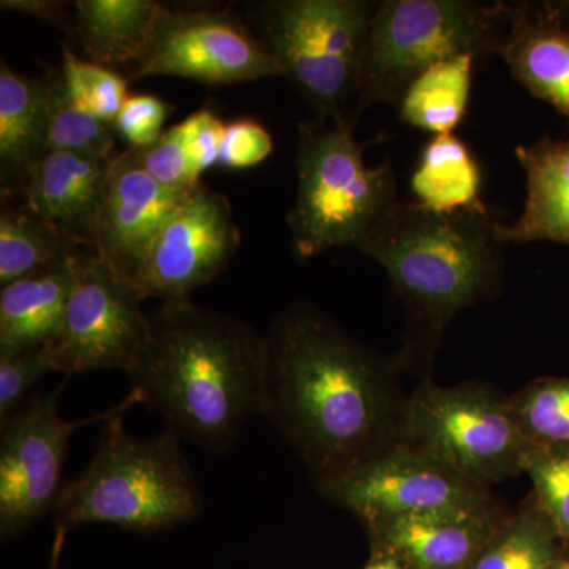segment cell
<instances>
[{
    "instance_id": "cell-1",
    "label": "cell",
    "mask_w": 569,
    "mask_h": 569,
    "mask_svg": "<svg viewBox=\"0 0 569 569\" xmlns=\"http://www.w3.org/2000/svg\"><path fill=\"white\" fill-rule=\"evenodd\" d=\"M396 356L343 331L323 310L295 301L264 335L261 417L318 492L400 445L408 396Z\"/></svg>"
},
{
    "instance_id": "cell-2",
    "label": "cell",
    "mask_w": 569,
    "mask_h": 569,
    "mask_svg": "<svg viewBox=\"0 0 569 569\" xmlns=\"http://www.w3.org/2000/svg\"><path fill=\"white\" fill-rule=\"evenodd\" d=\"M264 335L192 299L160 302L148 313L144 342L127 370L141 406L181 441L212 455L233 449L261 417Z\"/></svg>"
},
{
    "instance_id": "cell-3",
    "label": "cell",
    "mask_w": 569,
    "mask_h": 569,
    "mask_svg": "<svg viewBox=\"0 0 569 569\" xmlns=\"http://www.w3.org/2000/svg\"><path fill=\"white\" fill-rule=\"evenodd\" d=\"M500 211L485 203L458 213H436L399 200L356 249L385 269L406 307L397 365L432 373L445 331L462 310L492 301L503 290L507 257Z\"/></svg>"
},
{
    "instance_id": "cell-4",
    "label": "cell",
    "mask_w": 569,
    "mask_h": 569,
    "mask_svg": "<svg viewBox=\"0 0 569 569\" xmlns=\"http://www.w3.org/2000/svg\"><path fill=\"white\" fill-rule=\"evenodd\" d=\"M140 403L130 389L102 422L88 466L63 486L52 511L58 541L89 523L157 533L193 522L203 512V493L179 437L168 429L151 438L127 432V411Z\"/></svg>"
},
{
    "instance_id": "cell-5",
    "label": "cell",
    "mask_w": 569,
    "mask_h": 569,
    "mask_svg": "<svg viewBox=\"0 0 569 569\" xmlns=\"http://www.w3.org/2000/svg\"><path fill=\"white\" fill-rule=\"evenodd\" d=\"M356 119L299 122L298 187L287 224L299 261L358 247L400 200L391 160L367 167Z\"/></svg>"
},
{
    "instance_id": "cell-6",
    "label": "cell",
    "mask_w": 569,
    "mask_h": 569,
    "mask_svg": "<svg viewBox=\"0 0 569 569\" xmlns=\"http://www.w3.org/2000/svg\"><path fill=\"white\" fill-rule=\"evenodd\" d=\"M512 2L377 0L367 31L355 112L397 107L415 78L437 63L471 54H500Z\"/></svg>"
},
{
    "instance_id": "cell-7",
    "label": "cell",
    "mask_w": 569,
    "mask_h": 569,
    "mask_svg": "<svg viewBox=\"0 0 569 569\" xmlns=\"http://www.w3.org/2000/svg\"><path fill=\"white\" fill-rule=\"evenodd\" d=\"M377 0H260L249 24L318 121L356 119L359 67Z\"/></svg>"
},
{
    "instance_id": "cell-8",
    "label": "cell",
    "mask_w": 569,
    "mask_h": 569,
    "mask_svg": "<svg viewBox=\"0 0 569 569\" xmlns=\"http://www.w3.org/2000/svg\"><path fill=\"white\" fill-rule=\"evenodd\" d=\"M403 445L490 489L523 473L531 443L511 399L492 385L473 380L443 387L427 378L408 395Z\"/></svg>"
},
{
    "instance_id": "cell-9",
    "label": "cell",
    "mask_w": 569,
    "mask_h": 569,
    "mask_svg": "<svg viewBox=\"0 0 569 569\" xmlns=\"http://www.w3.org/2000/svg\"><path fill=\"white\" fill-rule=\"evenodd\" d=\"M129 82L176 77L204 86L284 78L249 21L230 7H167L160 3L148 43L121 71Z\"/></svg>"
},
{
    "instance_id": "cell-10",
    "label": "cell",
    "mask_w": 569,
    "mask_h": 569,
    "mask_svg": "<svg viewBox=\"0 0 569 569\" xmlns=\"http://www.w3.org/2000/svg\"><path fill=\"white\" fill-rule=\"evenodd\" d=\"M71 271L61 326L44 347L52 370L66 377L103 369L127 373L148 331L146 299L96 247L81 250L71 260Z\"/></svg>"
},
{
    "instance_id": "cell-11",
    "label": "cell",
    "mask_w": 569,
    "mask_h": 569,
    "mask_svg": "<svg viewBox=\"0 0 569 569\" xmlns=\"http://www.w3.org/2000/svg\"><path fill=\"white\" fill-rule=\"evenodd\" d=\"M63 385L33 395L0 422V535L10 539L52 515L66 482L63 467L71 437L81 427L102 425L112 408L84 419L59 413Z\"/></svg>"
},
{
    "instance_id": "cell-12",
    "label": "cell",
    "mask_w": 569,
    "mask_h": 569,
    "mask_svg": "<svg viewBox=\"0 0 569 569\" xmlns=\"http://www.w3.org/2000/svg\"><path fill=\"white\" fill-rule=\"evenodd\" d=\"M239 246L241 231L230 200L200 183L162 224L130 282L144 299H190L227 271Z\"/></svg>"
},
{
    "instance_id": "cell-13",
    "label": "cell",
    "mask_w": 569,
    "mask_h": 569,
    "mask_svg": "<svg viewBox=\"0 0 569 569\" xmlns=\"http://www.w3.org/2000/svg\"><path fill=\"white\" fill-rule=\"evenodd\" d=\"M321 497L353 512L362 526L418 512L501 507L489 489L407 445L329 486Z\"/></svg>"
},
{
    "instance_id": "cell-14",
    "label": "cell",
    "mask_w": 569,
    "mask_h": 569,
    "mask_svg": "<svg viewBox=\"0 0 569 569\" xmlns=\"http://www.w3.org/2000/svg\"><path fill=\"white\" fill-rule=\"evenodd\" d=\"M509 516L501 507L443 509L376 520L365 529L370 545L395 550L417 569H471Z\"/></svg>"
},
{
    "instance_id": "cell-15",
    "label": "cell",
    "mask_w": 569,
    "mask_h": 569,
    "mask_svg": "<svg viewBox=\"0 0 569 569\" xmlns=\"http://www.w3.org/2000/svg\"><path fill=\"white\" fill-rule=\"evenodd\" d=\"M189 193L171 192L119 153L112 160L93 247L127 280L162 224Z\"/></svg>"
},
{
    "instance_id": "cell-16",
    "label": "cell",
    "mask_w": 569,
    "mask_h": 569,
    "mask_svg": "<svg viewBox=\"0 0 569 569\" xmlns=\"http://www.w3.org/2000/svg\"><path fill=\"white\" fill-rule=\"evenodd\" d=\"M112 159L48 151L21 189L22 204L67 234L93 247Z\"/></svg>"
},
{
    "instance_id": "cell-17",
    "label": "cell",
    "mask_w": 569,
    "mask_h": 569,
    "mask_svg": "<svg viewBox=\"0 0 569 569\" xmlns=\"http://www.w3.org/2000/svg\"><path fill=\"white\" fill-rule=\"evenodd\" d=\"M516 157L526 174V204L515 223L503 224L501 239L569 246V138L520 144Z\"/></svg>"
},
{
    "instance_id": "cell-18",
    "label": "cell",
    "mask_w": 569,
    "mask_h": 569,
    "mask_svg": "<svg viewBox=\"0 0 569 569\" xmlns=\"http://www.w3.org/2000/svg\"><path fill=\"white\" fill-rule=\"evenodd\" d=\"M498 58L531 96L569 119V32L542 20L529 2H512Z\"/></svg>"
},
{
    "instance_id": "cell-19",
    "label": "cell",
    "mask_w": 569,
    "mask_h": 569,
    "mask_svg": "<svg viewBox=\"0 0 569 569\" xmlns=\"http://www.w3.org/2000/svg\"><path fill=\"white\" fill-rule=\"evenodd\" d=\"M48 152L44 78L17 73L0 61V183L2 197L20 194L33 164Z\"/></svg>"
},
{
    "instance_id": "cell-20",
    "label": "cell",
    "mask_w": 569,
    "mask_h": 569,
    "mask_svg": "<svg viewBox=\"0 0 569 569\" xmlns=\"http://www.w3.org/2000/svg\"><path fill=\"white\" fill-rule=\"evenodd\" d=\"M73 39L86 61L122 71L137 62L148 43L159 2L153 0H78Z\"/></svg>"
},
{
    "instance_id": "cell-21",
    "label": "cell",
    "mask_w": 569,
    "mask_h": 569,
    "mask_svg": "<svg viewBox=\"0 0 569 569\" xmlns=\"http://www.w3.org/2000/svg\"><path fill=\"white\" fill-rule=\"evenodd\" d=\"M71 261L0 288V353L47 347L69 301Z\"/></svg>"
},
{
    "instance_id": "cell-22",
    "label": "cell",
    "mask_w": 569,
    "mask_h": 569,
    "mask_svg": "<svg viewBox=\"0 0 569 569\" xmlns=\"http://www.w3.org/2000/svg\"><path fill=\"white\" fill-rule=\"evenodd\" d=\"M481 168L467 142L437 134L422 148L410 179L415 201L436 213H458L481 204Z\"/></svg>"
},
{
    "instance_id": "cell-23",
    "label": "cell",
    "mask_w": 569,
    "mask_h": 569,
    "mask_svg": "<svg viewBox=\"0 0 569 569\" xmlns=\"http://www.w3.org/2000/svg\"><path fill=\"white\" fill-rule=\"evenodd\" d=\"M92 247L67 234L24 204H3L0 211V288L69 264Z\"/></svg>"
},
{
    "instance_id": "cell-24",
    "label": "cell",
    "mask_w": 569,
    "mask_h": 569,
    "mask_svg": "<svg viewBox=\"0 0 569 569\" xmlns=\"http://www.w3.org/2000/svg\"><path fill=\"white\" fill-rule=\"evenodd\" d=\"M477 61L463 54L422 71L397 103L400 122L432 137L455 133L467 114Z\"/></svg>"
},
{
    "instance_id": "cell-25",
    "label": "cell",
    "mask_w": 569,
    "mask_h": 569,
    "mask_svg": "<svg viewBox=\"0 0 569 569\" xmlns=\"http://www.w3.org/2000/svg\"><path fill=\"white\" fill-rule=\"evenodd\" d=\"M567 546L533 496L490 538L471 569H561Z\"/></svg>"
},
{
    "instance_id": "cell-26",
    "label": "cell",
    "mask_w": 569,
    "mask_h": 569,
    "mask_svg": "<svg viewBox=\"0 0 569 569\" xmlns=\"http://www.w3.org/2000/svg\"><path fill=\"white\" fill-rule=\"evenodd\" d=\"M43 78L47 81L48 151L112 159L114 127L81 110L71 100L61 67H51Z\"/></svg>"
},
{
    "instance_id": "cell-27",
    "label": "cell",
    "mask_w": 569,
    "mask_h": 569,
    "mask_svg": "<svg viewBox=\"0 0 569 569\" xmlns=\"http://www.w3.org/2000/svg\"><path fill=\"white\" fill-rule=\"evenodd\" d=\"M509 399L531 445H569V378H537Z\"/></svg>"
},
{
    "instance_id": "cell-28",
    "label": "cell",
    "mask_w": 569,
    "mask_h": 569,
    "mask_svg": "<svg viewBox=\"0 0 569 569\" xmlns=\"http://www.w3.org/2000/svg\"><path fill=\"white\" fill-rule=\"evenodd\" d=\"M61 70L71 100L112 126L130 96L129 80L121 71L78 58L70 44L62 47Z\"/></svg>"
},
{
    "instance_id": "cell-29",
    "label": "cell",
    "mask_w": 569,
    "mask_h": 569,
    "mask_svg": "<svg viewBox=\"0 0 569 569\" xmlns=\"http://www.w3.org/2000/svg\"><path fill=\"white\" fill-rule=\"evenodd\" d=\"M522 471L533 482L531 496L538 507L552 520L565 546L569 548V445H530L523 455Z\"/></svg>"
},
{
    "instance_id": "cell-30",
    "label": "cell",
    "mask_w": 569,
    "mask_h": 569,
    "mask_svg": "<svg viewBox=\"0 0 569 569\" xmlns=\"http://www.w3.org/2000/svg\"><path fill=\"white\" fill-rule=\"evenodd\" d=\"M123 152L152 181L171 192L190 193L201 183V174L194 170L176 126L164 130L153 144Z\"/></svg>"
},
{
    "instance_id": "cell-31",
    "label": "cell",
    "mask_w": 569,
    "mask_h": 569,
    "mask_svg": "<svg viewBox=\"0 0 569 569\" xmlns=\"http://www.w3.org/2000/svg\"><path fill=\"white\" fill-rule=\"evenodd\" d=\"M51 372L44 347L0 353V422L20 410L31 399L32 388Z\"/></svg>"
},
{
    "instance_id": "cell-32",
    "label": "cell",
    "mask_w": 569,
    "mask_h": 569,
    "mask_svg": "<svg viewBox=\"0 0 569 569\" xmlns=\"http://www.w3.org/2000/svg\"><path fill=\"white\" fill-rule=\"evenodd\" d=\"M173 108L152 93H133L116 118V133L129 142V148H146L164 133L163 126Z\"/></svg>"
},
{
    "instance_id": "cell-33",
    "label": "cell",
    "mask_w": 569,
    "mask_h": 569,
    "mask_svg": "<svg viewBox=\"0 0 569 569\" xmlns=\"http://www.w3.org/2000/svg\"><path fill=\"white\" fill-rule=\"evenodd\" d=\"M176 129L198 173L203 174L213 164L220 163L227 123L219 116L211 110H198L187 116Z\"/></svg>"
},
{
    "instance_id": "cell-34",
    "label": "cell",
    "mask_w": 569,
    "mask_h": 569,
    "mask_svg": "<svg viewBox=\"0 0 569 569\" xmlns=\"http://www.w3.org/2000/svg\"><path fill=\"white\" fill-rule=\"evenodd\" d=\"M274 152L271 133L253 119H236L224 129L220 163L242 170L264 162Z\"/></svg>"
},
{
    "instance_id": "cell-35",
    "label": "cell",
    "mask_w": 569,
    "mask_h": 569,
    "mask_svg": "<svg viewBox=\"0 0 569 569\" xmlns=\"http://www.w3.org/2000/svg\"><path fill=\"white\" fill-rule=\"evenodd\" d=\"M0 9L47 22V24L66 32L70 39H73L74 14L70 13L67 2H58V0H2Z\"/></svg>"
},
{
    "instance_id": "cell-36",
    "label": "cell",
    "mask_w": 569,
    "mask_h": 569,
    "mask_svg": "<svg viewBox=\"0 0 569 569\" xmlns=\"http://www.w3.org/2000/svg\"><path fill=\"white\" fill-rule=\"evenodd\" d=\"M531 10L542 20L552 22L557 28L569 32V0H542L529 2Z\"/></svg>"
},
{
    "instance_id": "cell-37",
    "label": "cell",
    "mask_w": 569,
    "mask_h": 569,
    "mask_svg": "<svg viewBox=\"0 0 569 569\" xmlns=\"http://www.w3.org/2000/svg\"><path fill=\"white\" fill-rule=\"evenodd\" d=\"M362 569H417L402 556L383 546L370 545L369 560Z\"/></svg>"
},
{
    "instance_id": "cell-38",
    "label": "cell",
    "mask_w": 569,
    "mask_h": 569,
    "mask_svg": "<svg viewBox=\"0 0 569 569\" xmlns=\"http://www.w3.org/2000/svg\"><path fill=\"white\" fill-rule=\"evenodd\" d=\"M561 569H569V548L567 550V557H565L563 568Z\"/></svg>"
}]
</instances>
